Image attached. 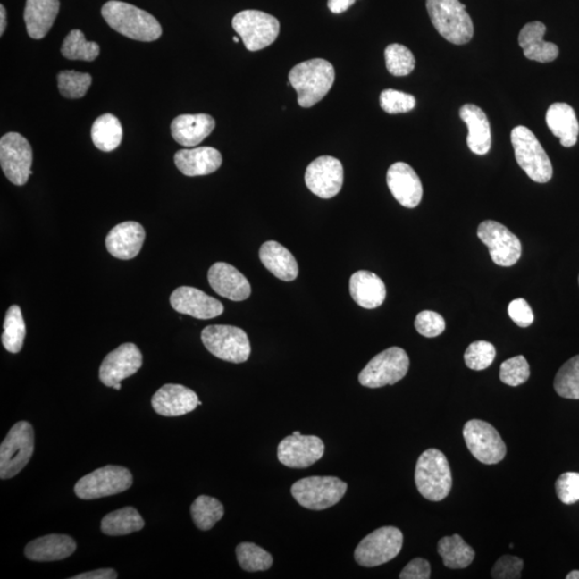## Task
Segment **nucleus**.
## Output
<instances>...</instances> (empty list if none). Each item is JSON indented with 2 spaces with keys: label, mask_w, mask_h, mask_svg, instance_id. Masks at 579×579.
Wrapping results in <instances>:
<instances>
[{
  "label": "nucleus",
  "mask_w": 579,
  "mask_h": 579,
  "mask_svg": "<svg viewBox=\"0 0 579 579\" xmlns=\"http://www.w3.org/2000/svg\"><path fill=\"white\" fill-rule=\"evenodd\" d=\"M101 13L111 29L132 40L152 42L163 35L157 19L136 5L110 0L102 7Z\"/></svg>",
  "instance_id": "nucleus-1"
},
{
  "label": "nucleus",
  "mask_w": 579,
  "mask_h": 579,
  "mask_svg": "<svg viewBox=\"0 0 579 579\" xmlns=\"http://www.w3.org/2000/svg\"><path fill=\"white\" fill-rule=\"evenodd\" d=\"M334 80V67L322 58L300 63L289 73V83L298 93V105L307 109L329 94Z\"/></svg>",
  "instance_id": "nucleus-2"
},
{
  "label": "nucleus",
  "mask_w": 579,
  "mask_h": 579,
  "mask_svg": "<svg viewBox=\"0 0 579 579\" xmlns=\"http://www.w3.org/2000/svg\"><path fill=\"white\" fill-rule=\"evenodd\" d=\"M426 8L434 29L445 40L463 46L474 37V23L459 0H426Z\"/></svg>",
  "instance_id": "nucleus-3"
},
{
  "label": "nucleus",
  "mask_w": 579,
  "mask_h": 579,
  "mask_svg": "<svg viewBox=\"0 0 579 579\" xmlns=\"http://www.w3.org/2000/svg\"><path fill=\"white\" fill-rule=\"evenodd\" d=\"M417 491L429 501H441L452 490L453 477L445 455L437 449L425 450L415 466Z\"/></svg>",
  "instance_id": "nucleus-4"
},
{
  "label": "nucleus",
  "mask_w": 579,
  "mask_h": 579,
  "mask_svg": "<svg viewBox=\"0 0 579 579\" xmlns=\"http://www.w3.org/2000/svg\"><path fill=\"white\" fill-rule=\"evenodd\" d=\"M515 158L525 174L539 184L551 180L552 164L538 138L524 126L515 127L511 133Z\"/></svg>",
  "instance_id": "nucleus-5"
},
{
  "label": "nucleus",
  "mask_w": 579,
  "mask_h": 579,
  "mask_svg": "<svg viewBox=\"0 0 579 579\" xmlns=\"http://www.w3.org/2000/svg\"><path fill=\"white\" fill-rule=\"evenodd\" d=\"M35 449V432L30 423H16L0 445V477L13 479L29 463Z\"/></svg>",
  "instance_id": "nucleus-6"
},
{
  "label": "nucleus",
  "mask_w": 579,
  "mask_h": 579,
  "mask_svg": "<svg viewBox=\"0 0 579 579\" xmlns=\"http://www.w3.org/2000/svg\"><path fill=\"white\" fill-rule=\"evenodd\" d=\"M347 490V482L338 477L309 476L295 482L291 493L303 508L322 511L340 502Z\"/></svg>",
  "instance_id": "nucleus-7"
},
{
  "label": "nucleus",
  "mask_w": 579,
  "mask_h": 579,
  "mask_svg": "<svg viewBox=\"0 0 579 579\" xmlns=\"http://www.w3.org/2000/svg\"><path fill=\"white\" fill-rule=\"evenodd\" d=\"M203 345L213 356L234 364L249 358L251 346L244 330L232 325H211L201 334Z\"/></svg>",
  "instance_id": "nucleus-8"
},
{
  "label": "nucleus",
  "mask_w": 579,
  "mask_h": 579,
  "mask_svg": "<svg viewBox=\"0 0 579 579\" xmlns=\"http://www.w3.org/2000/svg\"><path fill=\"white\" fill-rule=\"evenodd\" d=\"M410 359L404 348L391 347L375 356L358 375L359 383L369 389L393 385L406 377Z\"/></svg>",
  "instance_id": "nucleus-9"
},
{
  "label": "nucleus",
  "mask_w": 579,
  "mask_h": 579,
  "mask_svg": "<svg viewBox=\"0 0 579 579\" xmlns=\"http://www.w3.org/2000/svg\"><path fill=\"white\" fill-rule=\"evenodd\" d=\"M131 472L121 466H105L80 479L74 492L83 500L117 495L132 486Z\"/></svg>",
  "instance_id": "nucleus-10"
},
{
  "label": "nucleus",
  "mask_w": 579,
  "mask_h": 579,
  "mask_svg": "<svg viewBox=\"0 0 579 579\" xmlns=\"http://www.w3.org/2000/svg\"><path fill=\"white\" fill-rule=\"evenodd\" d=\"M402 544L404 535L399 528H379L361 541L354 551V559L365 567L382 566L399 555Z\"/></svg>",
  "instance_id": "nucleus-11"
},
{
  "label": "nucleus",
  "mask_w": 579,
  "mask_h": 579,
  "mask_svg": "<svg viewBox=\"0 0 579 579\" xmlns=\"http://www.w3.org/2000/svg\"><path fill=\"white\" fill-rule=\"evenodd\" d=\"M232 26L247 50L256 52L275 42L281 24L275 16L257 10H245L236 14Z\"/></svg>",
  "instance_id": "nucleus-12"
},
{
  "label": "nucleus",
  "mask_w": 579,
  "mask_h": 579,
  "mask_svg": "<svg viewBox=\"0 0 579 579\" xmlns=\"http://www.w3.org/2000/svg\"><path fill=\"white\" fill-rule=\"evenodd\" d=\"M0 164L7 179L15 186H24L32 174V149L18 132H9L0 139Z\"/></svg>",
  "instance_id": "nucleus-13"
},
{
  "label": "nucleus",
  "mask_w": 579,
  "mask_h": 579,
  "mask_svg": "<svg viewBox=\"0 0 579 579\" xmlns=\"http://www.w3.org/2000/svg\"><path fill=\"white\" fill-rule=\"evenodd\" d=\"M464 438L471 454L482 464L495 465L506 457V443L490 423L481 420L466 422Z\"/></svg>",
  "instance_id": "nucleus-14"
},
{
  "label": "nucleus",
  "mask_w": 579,
  "mask_h": 579,
  "mask_svg": "<svg viewBox=\"0 0 579 579\" xmlns=\"http://www.w3.org/2000/svg\"><path fill=\"white\" fill-rule=\"evenodd\" d=\"M477 236L490 248L491 260L499 266H513L522 256V243L506 225L486 220L479 225Z\"/></svg>",
  "instance_id": "nucleus-15"
},
{
  "label": "nucleus",
  "mask_w": 579,
  "mask_h": 579,
  "mask_svg": "<svg viewBox=\"0 0 579 579\" xmlns=\"http://www.w3.org/2000/svg\"><path fill=\"white\" fill-rule=\"evenodd\" d=\"M325 445L319 437L292 434L278 445L277 456L281 464L293 469L308 468L323 457Z\"/></svg>",
  "instance_id": "nucleus-16"
},
{
  "label": "nucleus",
  "mask_w": 579,
  "mask_h": 579,
  "mask_svg": "<svg viewBox=\"0 0 579 579\" xmlns=\"http://www.w3.org/2000/svg\"><path fill=\"white\" fill-rule=\"evenodd\" d=\"M308 189L321 198H331L340 192L343 184V168L340 160L322 155L308 165L305 173Z\"/></svg>",
  "instance_id": "nucleus-17"
},
{
  "label": "nucleus",
  "mask_w": 579,
  "mask_h": 579,
  "mask_svg": "<svg viewBox=\"0 0 579 579\" xmlns=\"http://www.w3.org/2000/svg\"><path fill=\"white\" fill-rule=\"evenodd\" d=\"M142 365L143 357L139 348L134 343H123L105 357L99 370L100 381L105 386L113 388L137 373Z\"/></svg>",
  "instance_id": "nucleus-18"
},
{
  "label": "nucleus",
  "mask_w": 579,
  "mask_h": 579,
  "mask_svg": "<svg viewBox=\"0 0 579 579\" xmlns=\"http://www.w3.org/2000/svg\"><path fill=\"white\" fill-rule=\"evenodd\" d=\"M170 303L177 313L208 320L223 314V305L217 298L209 297L201 290L192 287H180L171 294Z\"/></svg>",
  "instance_id": "nucleus-19"
},
{
  "label": "nucleus",
  "mask_w": 579,
  "mask_h": 579,
  "mask_svg": "<svg viewBox=\"0 0 579 579\" xmlns=\"http://www.w3.org/2000/svg\"><path fill=\"white\" fill-rule=\"evenodd\" d=\"M201 405L195 391L180 384L164 385L155 391L152 399L155 413L166 417L188 415Z\"/></svg>",
  "instance_id": "nucleus-20"
},
{
  "label": "nucleus",
  "mask_w": 579,
  "mask_h": 579,
  "mask_svg": "<svg viewBox=\"0 0 579 579\" xmlns=\"http://www.w3.org/2000/svg\"><path fill=\"white\" fill-rule=\"evenodd\" d=\"M386 182L397 202L407 208H415L422 201L423 186L420 177L409 164L396 163L390 166Z\"/></svg>",
  "instance_id": "nucleus-21"
},
{
  "label": "nucleus",
  "mask_w": 579,
  "mask_h": 579,
  "mask_svg": "<svg viewBox=\"0 0 579 579\" xmlns=\"http://www.w3.org/2000/svg\"><path fill=\"white\" fill-rule=\"evenodd\" d=\"M208 282L220 297L234 302H241L251 294L249 281L243 273L228 263H214L208 271Z\"/></svg>",
  "instance_id": "nucleus-22"
},
{
  "label": "nucleus",
  "mask_w": 579,
  "mask_h": 579,
  "mask_svg": "<svg viewBox=\"0 0 579 579\" xmlns=\"http://www.w3.org/2000/svg\"><path fill=\"white\" fill-rule=\"evenodd\" d=\"M145 240V230L136 222L117 224L105 239L107 251L121 260H131L141 251Z\"/></svg>",
  "instance_id": "nucleus-23"
},
{
  "label": "nucleus",
  "mask_w": 579,
  "mask_h": 579,
  "mask_svg": "<svg viewBox=\"0 0 579 579\" xmlns=\"http://www.w3.org/2000/svg\"><path fill=\"white\" fill-rule=\"evenodd\" d=\"M174 163L186 176H204L214 173L222 164V155L213 147H196L179 150L174 155Z\"/></svg>",
  "instance_id": "nucleus-24"
},
{
  "label": "nucleus",
  "mask_w": 579,
  "mask_h": 579,
  "mask_svg": "<svg viewBox=\"0 0 579 579\" xmlns=\"http://www.w3.org/2000/svg\"><path fill=\"white\" fill-rule=\"evenodd\" d=\"M216 127V122L207 114H184L171 123L172 137L185 147H195L206 139Z\"/></svg>",
  "instance_id": "nucleus-25"
},
{
  "label": "nucleus",
  "mask_w": 579,
  "mask_h": 579,
  "mask_svg": "<svg viewBox=\"0 0 579 579\" xmlns=\"http://www.w3.org/2000/svg\"><path fill=\"white\" fill-rule=\"evenodd\" d=\"M545 32V24L539 21H530L520 30L518 43L530 61L546 63L554 62L559 55V48L555 43L544 41Z\"/></svg>",
  "instance_id": "nucleus-26"
},
{
  "label": "nucleus",
  "mask_w": 579,
  "mask_h": 579,
  "mask_svg": "<svg viewBox=\"0 0 579 579\" xmlns=\"http://www.w3.org/2000/svg\"><path fill=\"white\" fill-rule=\"evenodd\" d=\"M75 550H77V544L71 536L48 534L27 544L25 556L31 561H58L71 556Z\"/></svg>",
  "instance_id": "nucleus-27"
},
{
  "label": "nucleus",
  "mask_w": 579,
  "mask_h": 579,
  "mask_svg": "<svg viewBox=\"0 0 579 579\" xmlns=\"http://www.w3.org/2000/svg\"><path fill=\"white\" fill-rule=\"evenodd\" d=\"M59 8V0H27L24 9L27 34L32 39H43L51 30Z\"/></svg>",
  "instance_id": "nucleus-28"
},
{
  "label": "nucleus",
  "mask_w": 579,
  "mask_h": 579,
  "mask_svg": "<svg viewBox=\"0 0 579 579\" xmlns=\"http://www.w3.org/2000/svg\"><path fill=\"white\" fill-rule=\"evenodd\" d=\"M459 114L469 129L466 143L471 152L486 155L491 147V133L485 112L474 105H465L461 106Z\"/></svg>",
  "instance_id": "nucleus-29"
},
{
  "label": "nucleus",
  "mask_w": 579,
  "mask_h": 579,
  "mask_svg": "<svg viewBox=\"0 0 579 579\" xmlns=\"http://www.w3.org/2000/svg\"><path fill=\"white\" fill-rule=\"evenodd\" d=\"M350 294L363 308L374 309L384 303L385 284L378 275L368 271L354 273L350 278Z\"/></svg>",
  "instance_id": "nucleus-30"
},
{
  "label": "nucleus",
  "mask_w": 579,
  "mask_h": 579,
  "mask_svg": "<svg viewBox=\"0 0 579 579\" xmlns=\"http://www.w3.org/2000/svg\"><path fill=\"white\" fill-rule=\"evenodd\" d=\"M260 260L273 276L283 281H293L298 276V265L286 247L270 240L260 248Z\"/></svg>",
  "instance_id": "nucleus-31"
},
{
  "label": "nucleus",
  "mask_w": 579,
  "mask_h": 579,
  "mask_svg": "<svg viewBox=\"0 0 579 579\" xmlns=\"http://www.w3.org/2000/svg\"><path fill=\"white\" fill-rule=\"evenodd\" d=\"M546 122L555 137L560 138L562 147H572L577 143L579 123L571 105L557 102L546 113Z\"/></svg>",
  "instance_id": "nucleus-32"
},
{
  "label": "nucleus",
  "mask_w": 579,
  "mask_h": 579,
  "mask_svg": "<svg viewBox=\"0 0 579 579\" xmlns=\"http://www.w3.org/2000/svg\"><path fill=\"white\" fill-rule=\"evenodd\" d=\"M438 552L442 558L443 565L454 570L468 567L475 557L474 549L459 534L445 536L440 540Z\"/></svg>",
  "instance_id": "nucleus-33"
},
{
  "label": "nucleus",
  "mask_w": 579,
  "mask_h": 579,
  "mask_svg": "<svg viewBox=\"0 0 579 579\" xmlns=\"http://www.w3.org/2000/svg\"><path fill=\"white\" fill-rule=\"evenodd\" d=\"M141 515L132 507H126L105 515L101 522V531L106 535H127L144 528Z\"/></svg>",
  "instance_id": "nucleus-34"
},
{
  "label": "nucleus",
  "mask_w": 579,
  "mask_h": 579,
  "mask_svg": "<svg viewBox=\"0 0 579 579\" xmlns=\"http://www.w3.org/2000/svg\"><path fill=\"white\" fill-rule=\"evenodd\" d=\"M91 138L95 147L102 152H112L120 147L122 139V127L120 120L112 114L96 118L91 127Z\"/></svg>",
  "instance_id": "nucleus-35"
},
{
  "label": "nucleus",
  "mask_w": 579,
  "mask_h": 579,
  "mask_svg": "<svg viewBox=\"0 0 579 579\" xmlns=\"http://www.w3.org/2000/svg\"><path fill=\"white\" fill-rule=\"evenodd\" d=\"M26 326L19 306L13 305L5 314L2 342L5 350L19 353L23 348Z\"/></svg>",
  "instance_id": "nucleus-36"
},
{
  "label": "nucleus",
  "mask_w": 579,
  "mask_h": 579,
  "mask_svg": "<svg viewBox=\"0 0 579 579\" xmlns=\"http://www.w3.org/2000/svg\"><path fill=\"white\" fill-rule=\"evenodd\" d=\"M62 54L70 61L94 62L100 54V46L96 42H88L82 31L73 29L64 38Z\"/></svg>",
  "instance_id": "nucleus-37"
},
{
  "label": "nucleus",
  "mask_w": 579,
  "mask_h": 579,
  "mask_svg": "<svg viewBox=\"0 0 579 579\" xmlns=\"http://www.w3.org/2000/svg\"><path fill=\"white\" fill-rule=\"evenodd\" d=\"M191 517L202 531L211 530L223 517V504L213 497H197L191 506Z\"/></svg>",
  "instance_id": "nucleus-38"
},
{
  "label": "nucleus",
  "mask_w": 579,
  "mask_h": 579,
  "mask_svg": "<svg viewBox=\"0 0 579 579\" xmlns=\"http://www.w3.org/2000/svg\"><path fill=\"white\" fill-rule=\"evenodd\" d=\"M236 557L241 568L246 572L266 571L273 566L270 552L250 541H244L236 547Z\"/></svg>",
  "instance_id": "nucleus-39"
},
{
  "label": "nucleus",
  "mask_w": 579,
  "mask_h": 579,
  "mask_svg": "<svg viewBox=\"0 0 579 579\" xmlns=\"http://www.w3.org/2000/svg\"><path fill=\"white\" fill-rule=\"evenodd\" d=\"M554 388L563 399H579V356L563 364L556 374Z\"/></svg>",
  "instance_id": "nucleus-40"
},
{
  "label": "nucleus",
  "mask_w": 579,
  "mask_h": 579,
  "mask_svg": "<svg viewBox=\"0 0 579 579\" xmlns=\"http://www.w3.org/2000/svg\"><path fill=\"white\" fill-rule=\"evenodd\" d=\"M93 78L88 73L77 72L73 70L59 72L57 85L59 93L68 99H80L88 93Z\"/></svg>",
  "instance_id": "nucleus-41"
},
{
  "label": "nucleus",
  "mask_w": 579,
  "mask_h": 579,
  "mask_svg": "<svg viewBox=\"0 0 579 579\" xmlns=\"http://www.w3.org/2000/svg\"><path fill=\"white\" fill-rule=\"evenodd\" d=\"M386 68L395 77H405L415 68V58L409 48L394 43L385 48L384 52Z\"/></svg>",
  "instance_id": "nucleus-42"
},
{
  "label": "nucleus",
  "mask_w": 579,
  "mask_h": 579,
  "mask_svg": "<svg viewBox=\"0 0 579 579\" xmlns=\"http://www.w3.org/2000/svg\"><path fill=\"white\" fill-rule=\"evenodd\" d=\"M495 357L496 348L484 340L472 342L465 352V363L466 367L472 370H484L490 367Z\"/></svg>",
  "instance_id": "nucleus-43"
},
{
  "label": "nucleus",
  "mask_w": 579,
  "mask_h": 579,
  "mask_svg": "<svg viewBox=\"0 0 579 579\" xmlns=\"http://www.w3.org/2000/svg\"><path fill=\"white\" fill-rule=\"evenodd\" d=\"M415 96L395 89H385L380 95V105L388 114L395 115L415 109Z\"/></svg>",
  "instance_id": "nucleus-44"
},
{
  "label": "nucleus",
  "mask_w": 579,
  "mask_h": 579,
  "mask_svg": "<svg viewBox=\"0 0 579 579\" xmlns=\"http://www.w3.org/2000/svg\"><path fill=\"white\" fill-rule=\"evenodd\" d=\"M530 377V366L523 356L508 358L500 367V379L504 384L518 386L527 382Z\"/></svg>",
  "instance_id": "nucleus-45"
},
{
  "label": "nucleus",
  "mask_w": 579,
  "mask_h": 579,
  "mask_svg": "<svg viewBox=\"0 0 579 579\" xmlns=\"http://www.w3.org/2000/svg\"><path fill=\"white\" fill-rule=\"evenodd\" d=\"M556 493L559 500L567 506L579 501V474L566 472L558 477Z\"/></svg>",
  "instance_id": "nucleus-46"
},
{
  "label": "nucleus",
  "mask_w": 579,
  "mask_h": 579,
  "mask_svg": "<svg viewBox=\"0 0 579 579\" xmlns=\"http://www.w3.org/2000/svg\"><path fill=\"white\" fill-rule=\"evenodd\" d=\"M415 325L417 332L427 338L441 335L445 330L443 316L431 310L422 311L418 314Z\"/></svg>",
  "instance_id": "nucleus-47"
},
{
  "label": "nucleus",
  "mask_w": 579,
  "mask_h": 579,
  "mask_svg": "<svg viewBox=\"0 0 579 579\" xmlns=\"http://www.w3.org/2000/svg\"><path fill=\"white\" fill-rule=\"evenodd\" d=\"M524 561L515 556H502L491 570V576L495 579H518L522 577Z\"/></svg>",
  "instance_id": "nucleus-48"
},
{
  "label": "nucleus",
  "mask_w": 579,
  "mask_h": 579,
  "mask_svg": "<svg viewBox=\"0 0 579 579\" xmlns=\"http://www.w3.org/2000/svg\"><path fill=\"white\" fill-rule=\"evenodd\" d=\"M508 313L515 323L520 327H528L533 323L534 315L527 300L517 298L508 305Z\"/></svg>",
  "instance_id": "nucleus-49"
},
{
  "label": "nucleus",
  "mask_w": 579,
  "mask_h": 579,
  "mask_svg": "<svg viewBox=\"0 0 579 579\" xmlns=\"http://www.w3.org/2000/svg\"><path fill=\"white\" fill-rule=\"evenodd\" d=\"M400 579H428L431 578V565L423 558H415L407 563L401 571Z\"/></svg>",
  "instance_id": "nucleus-50"
},
{
  "label": "nucleus",
  "mask_w": 579,
  "mask_h": 579,
  "mask_svg": "<svg viewBox=\"0 0 579 579\" xmlns=\"http://www.w3.org/2000/svg\"><path fill=\"white\" fill-rule=\"evenodd\" d=\"M117 572L113 568H100V570L86 572L79 574V575L71 577L73 579H115L117 578Z\"/></svg>",
  "instance_id": "nucleus-51"
},
{
  "label": "nucleus",
  "mask_w": 579,
  "mask_h": 579,
  "mask_svg": "<svg viewBox=\"0 0 579 579\" xmlns=\"http://www.w3.org/2000/svg\"><path fill=\"white\" fill-rule=\"evenodd\" d=\"M357 0H329L327 5L332 13L340 14L345 13L348 8L352 7Z\"/></svg>",
  "instance_id": "nucleus-52"
},
{
  "label": "nucleus",
  "mask_w": 579,
  "mask_h": 579,
  "mask_svg": "<svg viewBox=\"0 0 579 579\" xmlns=\"http://www.w3.org/2000/svg\"><path fill=\"white\" fill-rule=\"evenodd\" d=\"M7 29V11L4 9V5H0V36L4 35V32Z\"/></svg>",
  "instance_id": "nucleus-53"
},
{
  "label": "nucleus",
  "mask_w": 579,
  "mask_h": 579,
  "mask_svg": "<svg viewBox=\"0 0 579 579\" xmlns=\"http://www.w3.org/2000/svg\"><path fill=\"white\" fill-rule=\"evenodd\" d=\"M567 579H579V571H573L567 574Z\"/></svg>",
  "instance_id": "nucleus-54"
},
{
  "label": "nucleus",
  "mask_w": 579,
  "mask_h": 579,
  "mask_svg": "<svg viewBox=\"0 0 579 579\" xmlns=\"http://www.w3.org/2000/svg\"><path fill=\"white\" fill-rule=\"evenodd\" d=\"M113 389H115L116 390H121V389H122V384H121V382L115 384L114 386H113Z\"/></svg>",
  "instance_id": "nucleus-55"
},
{
  "label": "nucleus",
  "mask_w": 579,
  "mask_h": 579,
  "mask_svg": "<svg viewBox=\"0 0 579 579\" xmlns=\"http://www.w3.org/2000/svg\"><path fill=\"white\" fill-rule=\"evenodd\" d=\"M233 41L236 42V43H238V42L239 41V39L238 37H234V38H233Z\"/></svg>",
  "instance_id": "nucleus-56"
},
{
  "label": "nucleus",
  "mask_w": 579,
  "mask_h": 579,
  "mask_svg": "<svg viewBox=\"0 0 579 579\" xmlns=\"http://www.w3.org/2000/svg\"><path fill=\"white\" fill-rule=\"evenodd\" d=\"M293 434H300L299 432H294Z\"/></svg>",
  "instance_id": "nucleus-57"
},
{
  "label": "nucleus",
  "mask_w": 579,
  "mask_h": 579,
  "mask_svg": "<svg viewBox=\"0 0 579 579\" xmlns=\"http://www.w3.org/2000/svg\"><path fill=\"white\" fill-rule=\"evenodd\" d=\"M578 282H579V277H578Z\"/></svg>",
  "instance_id": "nucleus-58"
}]
</instances>
